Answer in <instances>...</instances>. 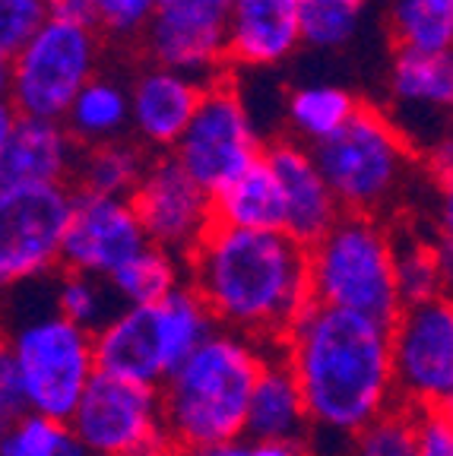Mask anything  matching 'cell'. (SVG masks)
<instances>
[{"instance_id":"1","label":"cell","mask_w":453,"mask_h":456,"mask_svg":"<svg viewBox=\"0 0 453 456\" xmlns=\"http://www.w3.org/2000/svg\"><path fill=\"white\" fill-rule=\"evenodd\" d=\"M311 421V456H342L358 435L399 409L390 327L311 305L279 342Z\"/></svg>"},{"instance_id":"2","label":"cell","mask_w":453,"mask_h":456,"mask_svg":"<svg viewBox=\"0 0 453 456\" xmlns=\"http://www.w3.org/2000/svg\"><path fill=\"white\" fill-rule=\"evenodd\" d=\"M187 285L213 314L216 327L267 349H279L292 323L314 305L308 248L285 232L213 225L187 256Z\"/></svg>"},{"instance_id":"3","label":"cell","mask_w":453,"mask_h":456,"mask_svg":"<svg viewBox=\"0 0 453 456\" xmlns=\"http://www.w3.org/2000/svg\"><path fill=\"white\" fill-rule=\"evenodd\" d=\"M267 346L216 327L197 352L159 387L165 425L177 447H219L244 441L251 393L257 387Z\"/></svg>"},{"instance_id":"4","label":"cell","mask_w":453,"mask_h":456,"mask_svg":"<svg viewBox=\"0 0 453 456\" xmlns=\"http://www.w3.org/2000/svg\"><path fill=\"white\" fill-rule=\"evenodd\" d=\"M314 162L342 213L387 219L403 207L418 175V152L383 108L365 105L330 140L314 146Z\"/></svg>"},{"instance_id":"5","label":"cell","mask_w":453,"mask_h":456,"mask_svg":"<svg viewBox=\"0 0 453 456\" xmlns=\"http://www.w3.org/2000/svg\"><path fill=\"white\" fill-rule=\"evenodd\" d=\"M314 305L358 314L383 327L397 321V228L377 216L342 213L314 248H308Z\"/></svg>"},{"instance_id":"6","label":"cell","mask_w":453,"mask_h":456,"mask_svg":"<svg viewBox=\"0 0 453 456\" xmlns=\"http://www.w3.org/2000/svg\"><path fill=\"white\" fill-rule=\"evenodd\" d=\"M216 330L191 285H181L156 305L118 307L102 330H95V364L102 374L143 387H162Z\"/></svg>"},{"instance_id":"7","label":"cell","mask_w":453,"mask_h":456,"mask_svg":"<svg viewBox=\"0 0 453 456\" xmlns=\"http://www.w3.org/2000/svg\"><path fill=\"white\" fill-rule=\"evenodd\" d=\"M0 339L20 368L26 412L70 421L86 387L99 374L93 330L77 327L51 307L0 327Z\"/></svg>"},{"instance_id":"8","label":"cell","mask_w":453,"mask_h":456,"mask_svg":"<svg viewBox=\"0 0 453 456\" xmlns=\"http://www.w3.org/2000/svg\"><path fill=\"white\" fill-rule=\"evenodd\" d=\"M99 28L48 20L10 57V105L20 118L64 121L83 86L102 73Z\"/></svg>"},{"instance_id":"9","label":"cell","mask_w":453,"mask_h":456,"mask_svg":"<svg viewBox=\"0 0 453 456\" xmlns=\"http://www.w3.org/2000/svg\"><path fill=\"white\" fill-rule=\"evenodd\" d=\"M70 184H0V298L64 270Z\"/></svg>"},{"instance_id":"10","label":"cell","mask_w":453,"mask_h":456,"mask_svg":"<svg viewBox=\"0 0 453 456\" xmlns=\"http://www.w3.org/2000/svg\"><path fill=\"white\" fill-rule=\"evenodd\" d=\"M267 142L248 99L241 95L235 77L226 73L206 83L197 114L171 156L206 193L216 197L222 187H228L267 156Z\"/></svg>"},{"instance_id":"11","label":"cell","mask_w":453,"mask_h":456,"mask_svg":"<svg viewBox=\"0 0 453 456\" xmlns=\"http://www.w3.org/2000/svg\"><path fill=\"white\" fill-rule=\"evenodd\" d=\"M70 428L86 456H171L177 447L165 425L162 393L102 370L86 387Z\"/></svg>"},{"instance_id":"12","label":"cell","mask_w":453,"mask_h":456,"mask_svg":"<svg viewBox=\"0 0 453 456\" xmlns=\"http://www.w3.org/2000/svg\"><path fill=\"white\" fill-rule=\"evenodd\" d=\"M399 406L416 415L453 409V298L409 305L390 323Z\"/></svg>"},{"instance_id":"13","label":"cell","mask_w":453,"mask_h":456,"mask_svg":"<svg viewBox=\"0 0 453 456\" xmlns=\"http://www.w3.org/2000/svg\"><path fill=\"white\" fill-rule=\"evenodd\" d=\"M228 10L232 0H159L156 16L136 45L143 61L203 83L226 77Z\"/></svg>"},{"instance_id":"14","label":"cell","mask_w":453,"mask_h":456,"mask_svg":"<svg viewBox=\"0 0 453 456\" xmlns=\"http://www.w3.org/2000/svg\"><path fill=\"white\" fill-rule=\"evenodd\" d=\"M130 203L149 244L181 256L185 264L216 225L213 193H206L171 152L152 156Z\"/></svg>"},{"instance_id":"15","label":"cell","mask_w":453,"mask_h":456,"mask_svg":"<svg viewBox=\"0 0 453 456\" xmlns=\"http://www.w3.org/2000/svg\"><path fill=\"white\" fill-rule=\"evenodd\" d=\"M146 244L149 238L130 200L77 191L64 238V270L108 282Z\"/></svg>"},{"instance_id":"16","label":"cell","mask_w":453,"mask_h":456,"mask_svg":"<svg viewBox=\"0 0 453 456\" xmlns=\"http://www.w3.org/2000/svg\"><path fill=\"white\" fill-rule=\"evenodd\" d=\"M387 95L393 108L387 114L412 146L425 124H432V140L453 130V51H393Z\"/></svg>"},{"instance_id":"17","label":"cell","mask_w":453,"mask_h":456,"mask_svg":"<svg viewBox=\"0 0 453 456\" xmlns=\"http://www.w3.org/2000/svg\"><path fill=\"white\" fill-rule=\"evenodd\" d=\"M130 86V136L152 156L177 146L200 108L206 83L171 67L143 61L128 79Z\"/></svg>"},{"instance_id":"18","label":"cell","mask_w":453,"mask_h":456,"mask_svg":"<svg viewBox=\"0 0 453 456\" xmlns=\"http://www.w3.org/2000/svg\"><path fill=\"white\" fill-rule=\"evenodd\" d=\"M267 162L285 193V235L301 248H314L340 222L342 207L320 175L311 146L285 134L269 136Z\"/></svg>"},{"instance_id":"19","label":"cell","mask_w":453,"mask_h":456,"mask_svg":"<svg viewBox=\"0 0 453 456\" xmlns=\"http://www.w3.org/2000/svg\"><path fill=\"white\" fill-rule=\"evenodd\" d=\"M228 70H269L305 48L301 0H232Z\"/></svg>"},{"instance_id":"20","label":"cell","mask_w":453,"mask_h":456,"mask_svg":"<svg viewBox=\"0 0 453 456\" xmlns=\"http://www.w3.org/2000/svg\"><path fill=\"white\" fill-rule=\"evenodd\" d=\"M79 146L64 121L16 118L0 152V184H70L77 178Z\"/></svg>"},{"instance_id":"21","label":"cell","mask_w":453,"mask_h":456,"mask_svg":"<svg viewBox=\"0 0 453 456\" xmlns=\"http://www.w3.org/2000/svg\"><path fill=\"white\" fill-rule=\"evenodd\" d=\"M248 441H298L308 444L311 421L305 412V399L298 380L279 349L269 352L257 387L251 393L248 409Z\"/></svg>"},{"instance_id":"22","label":"cell","mask_w":453,"mask_h":456,"mask_svg":"<svg viewBox=\"0 0 453 456\" xmlns=\"http://www.w3.org/2000/svg\"><path fill=\"white\" fill-rule=\"evenodd\" d=\"M216 225L244 232H285V193L267 156L213 197Z\"/></svg>"},{"instance_id":"23","label":"cell","mask_w":453,"mask_h":456,"mask_svg":"<svg viewBox=\"0 0 453 456\" xmlns=\"http://www.w3.org/2000/svg\"><path fill=\"white\" fill-rule=\"evenodd\" d=\"M64 127L73 140L89 150L102 142L130 136V86L128 79L102 70L83 86L64 118Z\"/></svg>"},{"instance_id":"24","label":"cell","mask_w":453,"mask_h":456,"mask_svg":"<svg viewBox=\"0 0 453 456\" xmlns=\"http://www.w3.org/2000/svg\"><path fill=\"white\" fill-rule=\"evenodd\" d=\"M361 108V99L336 83H305L289 89L283 102V118H285V136L305 142V146H317V142L330 140L340 134L352 114Z\"/></svg>"},{"instance_id":"25","label":"cell","mask_w":453,"mask_h":456,"mask_svg":"<svg viewBox=\"0 0 453 456\" xmlns=\"http://www.w3.org/2000/svg\"><path fill=\"white\" fill-rule=\"evenodd\" d=\"M149 162H152V152L140 146L134 136L89 146V150L79 152L73 187L86 193H99V197L130 200L140 187Z\"/></svg>"},{"instance_id":"26","label":"cell","mask_w":453,"mask_h":456,"mask_svg":"<svg viewBox=\"0 0 453 456\" xmlns=\"http://www.w3.org/2000/svg\"><path fill=\"white\" fill-rule=\"evenodd\" d=\"M383 28L393 51H453V0H387Z\"/></svg>"},{"instance_id":"27","label":"cell","mask_w":453,"mask_h":456,"mask_svg":"<svg viewBox=\"0 0 453 456\" xmlns=\"http://www.w3.org/2000/svg\"><path fill=\"white\" fill-rule=\"evenodd\" d=\"M181 285H187V264L156 244H146L108 279V289L120 307L156 305L171 292H177Z\"/></svg>"},{"instance_id":"28","label":"cell","mask_w":453,"mask_h":456,"mask_svg":"<svg viewBox=\"0 0 453 456\" xmlns=\"http://www.w3.org/2000/svg\"><path fill=\"white\" fill-rule=\"evenodd\" d=\"M397 289L403 307L434 301L444 295L438 244L422 232H399L397 228Z\"/></svg>"},{"instance_id":"29","label":"cell","mask_w":453,"mask_h":456,"mask_svg":"<svg viewBox=\"0 0 453 456\" xmlns=\"http://www.w3.org/2000/svg\"><path fill=\"white\" fill-rule=\"evenodd\" d=\"M51 307H54L61 317L73 321L77 327L86 330H102L118 311V298L111 295L108 282L93 276H83V273L61 270L51 282Z\"/></svg>"},{"instance_id":"30","label":"cell","mask_w":453,"mask_h":456,"mask_svg":"<svg viewBox=\"0 0 453 456\" xmlns=\"http://www.w3.org/2000/svg\"><path fill=\"white\" fill-rule=\"evenodd\" d=\"M368 0H301V42L314 51H342L358 38Z\"/></svg>"},{"instance_id":"31","label":"cell","mask_w":453,"mask_h":456,"mask_svg":"<svg viewBox=\"0 0 453 456\" xmlns=\"http://www.w3.org/2000/svg\"><path fill=\"white\" fill-rule=\"evenodd\" d=\"M0 456H86L70 421L22 412L0 437Z\"/></svg>"},{"instance_id":"32","label":"cell","mask_w":453,"mask_h":456,"mask_svg":"<svg viewBox=\"0 0 453 456\" xmlns=\"http://www.w3.org/2000/svg\"><path fill=\"white\" fill-rule=\"evenodd\" d=\"M352 456H418V415L409 409H393L349 447Z\"/></svg>"},{"instance_id":"33","label":"cell","mask_w":453,"mask_h":456,"mask_svg":"<svg viewBox=\"0 0 453 456\" xmlns=\"http://www.w3.org/2000/svg\"><path fill=\"white\" fill-rule=\"evenodd\" d=\"M95 28L108 45H140L159 0H93Z\"/></svg>"},{"instance_id":"34","label":"cell","mask_w":453,"mask_h":456,"mask_svg":"<svg viewBox=\"0 0 453 456\" xmlns=\"http://www.w3.org/2000/svg\"><path fill=\"white\" fill-rule=\"evenodd\" d=\"M48 20V0H0V51L13 57Z\"/></svg>"},{"instance_id":"35","label":"cell","mask_w":453,"mask_h":456,"mask_svg":"<svg viewBox=\"0 0 453 456\" xmlns=\"http://www.w3.org/2000/svg\"><path fill=\"white\" fill-rule=\"evenodd\" d=\"M418 165H422V175L432 181V187L453 184V130L432 140L425 150H418Z\"/></svg>"},{"instance_id":"36","label":"cell","mask_w":453,"mask_h":456,"mask_svg":"<svg viewBox=\"0 0 453 456\" xmlns=\"http://www.w3.org/2000/svg\"><path fill=\"white\" fill-rule=\"evenodd\" d=\"M0 409L16 419V415L26 412V393H22V378L20 368H16L13 352L0 342Z\"/></svg>"},{"instance_id":"37","label":"cell","mask_w":453,"mask_h":456,"mask_svg":"<svg viewBox=\"0 0 453 456\" xmlns=\"http://www.w3.org/2000/svg\"><path fill=\"white\" fill-rule=\"evenodd\" d=\"M418 456H453V428L447 415H418Z\"/></svg>"},{"instance_id":"38","label":"cell","mask_w":453,"mask_h":456,"mask_svg":"<svg viewBox=\"0 0 453 456\" xmlns=\"http://www.w3.org/2000/svg\"><path fill=\"white\" fill-rule=\"evenodd\" d=\"M432 238L453 248V184L434 187L432 200Z\"/></svg>"},{"instance_id":"39","label":"cell","mask_w":453,"mask_h":456,"mask_svg":"<svg viewBox=\"0 0 453 456\" xmlns=\"http://www.w3.org/2000/svg\"><path fill=\"white\" fill-rule=\"evenodd\" d=\"M48 16L57 22H73V26L95 28L93 0H48Z\"/></svg>"},{"instance_id":"40","label":"cell","mask_w":453,"mask_h":456,"mask_svg":"<svg viewBox=\"0 0 453 456\" xmlns=\"http://www.w3.org/2000/svg\"><path fill=\"white\" fill-rule=\"evenodd\" d=\"M251 456H311L308 444L298 441H248Z\"/></svg>"},{"instance_id":"41","label":"cell","mask_w":453,"mask_h":456,"mask_svg":"<svg viewBox=\"0 0 453 456\" xmlns=\"http://www.w3.org/2000/svg\"><path fill=\"white\" fill-rule=\"evenodd\" d=\"M197 456H251L248 437H244V441L219 444V447H197Z\"/></svg>"},{"instance_id":"42","label":"cell","mask_w":453,"mask_h":456,"mask_svg":"<svg viewBox=\"0 0 453 456\" xmlns=\"http://www.w3.org/2000/svg\"><path fill=\"white\" fill-rule=\"evenodd\" d=\"M438 244V256H441V276H444V295H450L453 298V248H447V244L434 241Z\"/></svg>"},{"instance_id":"43","label":"cell","mask_w":453,"mask_h":456,"mask_svg":"<svg viewBox=\"0 0 453 456\" xmlns=\"http://www.w3.org/2000/svg\"><path fill=\"white\" fill-rule=\"evenodd\" d=\"M16 118H20V114L13 111V105H10V102H0V152H4V146H7Z\"/></svg>"},{"instance_id":"44","label":"cell","mask_w":453,"mask_h":456,"mask_svg":"<svg viewBox=\"0 0 453 456\" xmlns=\"http://www.w3.org/2000/svg\"><path fill=\"white\" fill-rule=\"evenodd\" d=\"M10 99V54L0 51V102Z\"/></svg>"},{"instance_id":"45","label":"cell","mask_w":453,"mask_h":456,"mask_svg":"<svg viewBox=\"0 0 453 456\" xmlns=\"http://www.w3.org/2000/svg\"><path fill=\"white\" fill-rule=\"evenodd\" d=\"M10 421H13V419H10V415L4 412V409H0V437H4V431H7V425H10Z\"/></svg>"},{"instance_id":"46","label":"cell","mask_w":453,"mask_h":456,"mask_svg":"<svg viewBox=\"0 0 453 456\" xmlns=\"http://www.w3.org/2000/svg\"><path fill=\"white\" fill-rule=\"evenodd\" d=\"M447 421H450V428H453V409H450V412H447Z\"/></svg>"},{"instance_id":"47","label":"cell","mask_w":453,"mask_h":456,"mask_svg":"<svg viewBox=\"0 0 453 456\" xmlns=\"http://www.w3.org/2000/svg\"><path fill=\"white\" fill-rule=\"evenodd\" d=\"M342 456H352V453H349V450H346V453H342Z\"/></svg>"},{"instance_id":"48","label":"cell","mask_w":453,"mask_h":456,"mask_svg":"<svg viewBox=\"0 0 453 456\" xmlns=\"http://www.w3.org/2000/svg\"><path fill=\"white\" fill-rule=\"evenodd\" d=\"M0 342H4V339H0Z\"/></svg>"}]
</instances>
